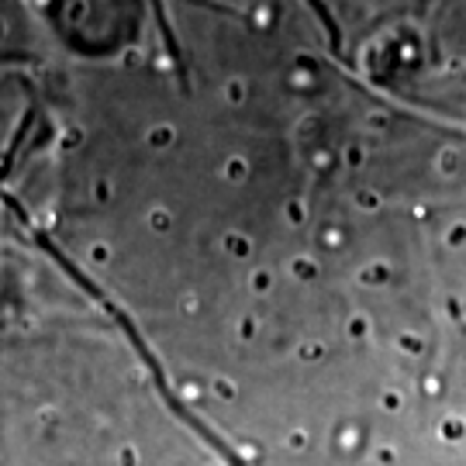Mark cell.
<instances>
[{
  "label": "cell",
  "instance_id": "obj_1",
  "mask_svg": "<svg viewBox=\"0 0 466 466\" xmlns=\"http://www.w3.org/2000/svg\"><path fill=\"white\" fill-rule=\"evenodd\" d=\"M149 4H152V17H156V28H159V35H163V42H167L169 59H173V66H177V73H180V80H184V84H187V63H184V52H180V46H177V35H173V28H169L167 7H163V0H149Z\"/></svg>",
  "mask_w": 466,
  "mask_h": 466
},
{
  "label": "cell",
  "instance_id": "obj_2",
  "mask_svg": "<svg viewBox=\"0 0 466 466\" xmlns=\"http://www.w3.org/2000/svg\"><path fill=\"white\" fill-rule=\"evenodd\" d=\"M32 125H35V111H28V115H25V121L17 125V132H15V138H11L7 152H4V163H0V184L7 180V173H11V167H15V159H17V149L25 146V135L32 132Z\"/></svg>",
  "mask_w": 466,
  "mask_h": 466
}]
</instances>
